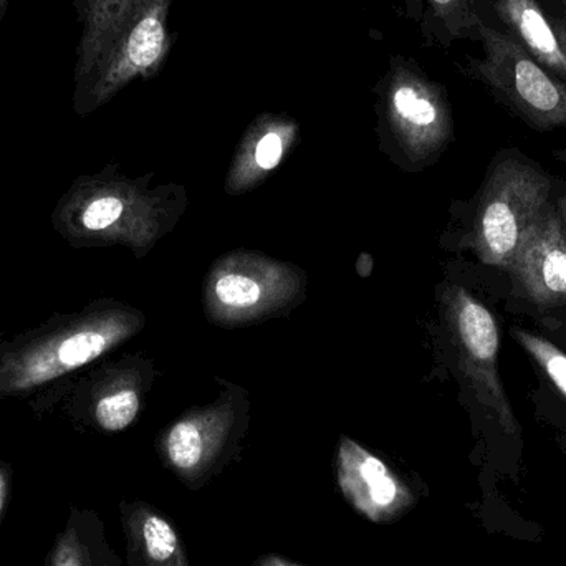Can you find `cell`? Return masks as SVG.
<instances>
[{
	"label": "cell",
	"mask_w": 566,
	"mask_h": 566,
	"mask_svg": "<svg viewBox=\"0 0 566 566\" xmlns=\"http://www.w3.org/2000/svg\"><path fill=\"white\" fill-rule=\"evenodd\" d=\"M259 566H300L292 564V562L283 560L281 557H275V555H271V557L264 558Z\"/></svg>",
	"instance_id": "cell-20"
},
{
	"label": "cell",
	"mask_w": 566,
	"mask_h": 566,
	"mask_svg": "<svg viewBox=\"0 0 566 566\" xmlns=\"http://www.w3.org/2000/svg\"><path fill=\"white\" fill-rule=\"evenodd\" d=\"M224 429L214 419H182L165 438V455L181 475H199L221 448Z\"/></svg>",
	"instance_id": "cell-15"
},
{
	"label": "cell",
	"mask_w": 566,
	"mask_h": 566,
	"mask_svg": "<svg viewBox=\"0 0 566 566\" xmlns=\"http://www.w3.org/2000/svg\"><path fill=\"white\" fill-rule=\"evenodd\" d=\"M123 531L128 566H189L171 522L145 502H123Z\"/></svg>",
	"instance_id": "cell-12"
},
{
	"label": "cell",
	"mask_w": 566,
	"mask_h": 566,
	"mask_svg": "<svg viewBox=\"0 0 566 566\" xmlns=\"http://www.w3.org/2000/svg\"><path fill=\"white\" fill-rule=\"evenodd\" d=\"M375 92L386 128L416 155H431L451 139L448 90L434 82L416 60L399 53L392 55Z\"/></svg>",
	"instance_id": "cell-6"
},
{
	"label": "cell",
	"mask_w": 566,
	"mask_h": 566,
	"mask_svg": "<svg viewBox=\"0 0 566 566\" xmlns=\"http://www.w3.org/2000/svg\"><path fill=\"white\" fill-rule=\"evenodd\" d=\"M451 323L475 395L495 412L502 424L514 428V411L499 369L501 332L497 319L471 293L455 290L451 298Z\"/></svg>",
	"instance_id": "cell-8"
},
{
	"label": "cell",
	"mask_w": 566,
	"mask_h": 566,
	"mask_svg": "<svg viewBox=\"0 0 566 566\" xmlns=\"http://www.w3.org/2000/svg\"><path fill=\"white\" fill-rule=\"evenodd\" d=\"M405 15L419 27L426 45L448 50L461 40H481L485 25L481 0H402Z\"/></svg>",
	"instance_id": "cell-13"
},
{
	"label": "cell",
	"mask_w": 566,
	"mask_h": 566,
	"mask_svg": "<svg viewBox=\"0 0 566 566\" xmlns=\"http://www.w3.org/2000/svg\"><path fill=\"white\" fill-rule=\"evenodd\" d=\"M554 202V181L518 151L495 158L474 221V249L484 264L507 272L534 222Z\"/></svg>",
	"instance_id": "cell-3"
},
{
	"label": "cell",
	"mask_w": 566,
	"mask_h": 566,
	"mask_svg": "<svg viewBox=\"0 0 566 566\" xmlns=\"http://www.w3.org/2000/svg\"><path fill=\"white\" fill-rule=\"evenodd\" d=\"M7 3H9V0H0V15L6 12Z\"/></svg>",
	"instance_id": "cell-23"
},
{
	"label": "cell",
	"mask_w": 566,
	"mask_h": 566,
	"mask_svg": "<svg viewBox=\"0 0 566 566\" xmlns=\"http://www.w3.org/2000/svg\"><path fill=\"white\" fill-rule=\"evenodd\" d=\"M505 274L515 295L538 312L566 306V239L555 201L534 222Z\"/></svg>",
	"instance_id": "cell-9"
},
{
	"label": "cell",
	"mask_w": 566,
	"mask_h": 566,
	"mask_svg": "<svg viewBox=\"0 0 566 566\" xmlns=\"http://www.w3.org/2000/svg\"><path fill=\"white\" fill-rule=\"evenodd\" d=\"M555 208H557L558 216H560L562 229H564V234L566 239V191L557 195V199H554Z\"/></svg>",
	"instance_id": "cell-19"
},
{
	"label": "cell",
	"mask_w": 566,
	"mask_h": 566,
	"mask_svg": "<svg viewBox=\"0 0 566 566\" xmlns=\"http://www.w3.org/2000/svg\"><path fill=\"white\" fill-rule=\"evenodd\" d=\"M43 566H122V562L106 541L98 514L72 507Z\"/></svg>",
	"instance_id": "cell-14"
},
{
	"label": "cell",
	"mask_w": 566,
	"mask_h": 566,
	"mask_svg": "<svg viewBox=\"0 0 566 566\" xmlns=\"http://www.w3.org/2000/svg\"><path fill=\"white\" fill-rule=\"evenodd\" d=\"M485 20L566 85V17L545 0H481Z\"/></svg>",
	"instance_id": "cell-11"
},
{
	"label": "cell",
	"mask_w": 566,
	"mask_h": 566,
	"mask_svg": "<svg viewBox=\"0 0 566 566\" xmlns=\"http://www.w3.org/2000/svg\"><path fill=\"white\" fill-rule=\"evenodd\" d=\"M545 2L554 7V9H557L562 15L566 17V0H545Z\"/></svg>",
	"instance_id": "cell-21"
},
{
	"label": "cell",
	"mask_w": 566,
	"mask_h": 566,
	"mask_svg": "<svg viewBox=\"0 0 566 566\" xmlns=\"http://www.w3.org/2000/svg\"><path fill=\"white\" fill-rule=\"evenodd\" d=\"M214 298L226 308L244 310L255 308L265 295L264 285L259 279L242 272H226L212 283Z\"/></svg>",
	"instance_id": "cell-17"
},
{
	"label": "cell",
	"mask_w": 566,
	"mask_h": 566,
	"mask_svg": "<svg viewBox=\"0 0 566 566\" xmlns=\"http://www.w3.org/2000/svg\"><path fill=\"white\" fill-rule=\"evenodd\" d=\"M145 202L139 189L115 168L73 179L53 208V231L73 249L129 244L146 239Z\"/></svg>",
	"instance_id": "cell-5"
},
{
	"label": "cell",
	"mask_w": 566,
	"mask_h": 566,
	"mask_svg": "<svg viewBox=\"0 0 566 566\" xmlns=\"http://www.w3.org/2000/svg\"><path fill=\"white\" fill-rule=\"evenodd\" d=\"M564 155H566V149H565V151H564Z\"/></svg>",
	"instance_id": "cell-24"
},
{
	"label": "cell",
	"mask_w": 566,
	"mask_h": 566,
	"mask_svg": "<svg viewBox=\"0 0 566 566\" xmlns=\"http://www.w3.org/2000/svg\"><path fill=\"white\" fill-rule=\"evenodd\" d=\"M171 6L172 0H133L98 42L76 52V115H90L135 80L163 72L178 36L169 32Z\"/></svg>",
	"instance_id": "cell-2"
},
{
	"label": "cell",
	"mask_w": 566,
	"mask_h": 566,
	"mask_svg": "<svg viewBox=\"0 0 566 566\" xmlns=\"http://www.w3.org/2000/svg\"><path fill=\"white\" fill-rule=\"evenodd\" d=\"M13 492V468L9 462L0 461V528H2L3 518L10 507Z\"/></svg>",
	"instance_id": "cell-18"
},
{
	"label": "cell",
	"mask_w": 566,
	"mask_h": 566,
	"mask_svg": "<svg viewBox=\"0 0 566 566\" xmlns=\"http://www.w3.org/2000/svg\"><path fill=\"white\" fill-rule=\"evenodd\" d=\"M558 342L564 343V345L566 346V329L565 328L558 329Z\"/></svg>",
	"instance_id": "cell-22"
},
{
	"label": "cell",
	"mask_w": 566,
	"mask_h": 566,
	"mask_svg": "<svg viewBox=\"0 0 566 566\" xmlns=\"http://www.w3.org/2000/svg\"><path fill=\"white\" fill-rule=\"evenodd\" d=\"M512 336L532 361L542 369L545 378L566 399V352L557 343L525 328H512Z\"/></svg>",
	"instance_id": "cell-16"
},
{
	"label": "cell",
	"mask_w": 566,
	"mask_h": 566,
	"mask_svg": "<svg viewBox=\"0 0 566 566\" xmlns=\"http://www.w3.org/2000/svg\"><path fill=\"white\" fill-rule=\"evenodd\" d=\"M336 479L346 502L375 524L396 521L412 504L411 492L398 475L348 439L339 446Z\"/></svg>",
	"instance_id": "cell-10"
},
{
	"label": "cell",
	"mask_w": 566,
	"mask_h": 566,
	"mask_svg": "<svg viewBox=\"0 0 566 566\" xmlns=\"http://www.w3.org/2000/svg\"><path fill=\"white\" fill-rule=\"evenodd\" d=\"M481 56H465L459 70L535 132L566 129V85L535 62L507 33L485 22Z\"/></svg>",
	"instance_id": "cell-4"
},
{
	"label": "cell",
	"mask_w": 566,
	"mask_h": 566,
	"mask_svg": "<svg viewBox=\"0 0 566 566\" xmlns=\"http://www.w3.org/2000/svg\"><path fill=\"white\" fill-rule=\"evenodd\" d=\"M128 365H106L78 371L45 391L33 395L29 406L36 416L60 412L76 429L115 434L138 418L142 391Z\"/></svg>",
	"instance_id": "cell-7"
},
{
	"label": "cell",
	"mask_w": 566,
	"mask_h": 566,
	"mask_svg": "<svg viewBox=\"0 0 566 566\" xmlns=\"http://www.w3.org/2000/svg\"><path fill=\"white\" fill-rule=\"evenodd\" d=\"M143 316L109 298L0 342V399L32 398L76 375L139 332Z\"/></svg>",
	"instance_id": "cell-1"
}]
</instances>
